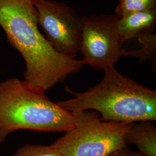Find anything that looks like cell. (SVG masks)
Returning <instances> with one entry per match:
<instances>
[{
  "instance_id": "cell-3",
  "label": "cell",
  "mask_w": 156,
  "mask_h": 156,
  "mask_svg": "<svg viewBox=\"0 0 156 156\" xmlns=\"http://www.w3.org/2000/svg\"><path fill=\"white\" fill-rule=\"evenodd\" d=\"M76 123L75 113L24 80L12 78L0 82V144L17 130L66 132Z\"/></svg>"
},
{
  "instance_id": "cell-2",
  "label": "cell",
  "mask_w": 156,
  "mask_h": 156,
  "mask_svg": "<svg viewBox=\"0 0 156 156\" xmlns=\"http://www.w3.org/2000/svg\"><path fill=\"white\" fill-rule=\"evenodd\" d=\"M98 84L74 98L57 102L68 111L76 113L92 110L109 122L132 123L156 120V91L118 72L115 67L104 71Z\"/></svg>"
},
{
  "instance_id": "cell-9",
  "label": "cell",
  "mask_w": 156,
  "mask_h": 156,
  "mask_svg": "<svg viewBox=\"0 0 156 156\" xmlns=\"http://www.w3.org/2000/svg\"><path fill=\"white\" fill-rule=\"evenodd\" d=\"M136 38L142 44L141 48L135 51L126 50L124 56L134 57L140 62L151 60L156 58V35L152 33H144Z\"/></svg>"
},
{
  "instance_id": "cell-8",
  "label": "cell",
  "mask_w": 156,
  "mask_h": 156,
  "mask_svg": "<svg viewBox=\"0 0 156 156\" xmlns=\"http://www.w3.org/2000/svg\"><path fill=\"white\" fill-rule=\"evenodd\" d=\"M151 120L131 124L127 135V143L134 145L145 156H156V128Z\"/></svg>"
},
{
  "instance_id": "cell-4",
  "label": "cell",
  "mask_w": 156,
  "mask_h": 156,
  "mask_svg": "<svg viewBox=\"0 0 156 156\" xmlns=\"http://www.w3.org/2000/svg\"><path fill=\"white\" fill-rule=\"evenodd\" d=\"M75 113L76 123L51 144L64 156H108L128 147L127 135L132 123L109 122L98 112Z\"/></svg>"
},
{
  "instance_id": "cell-6",
  "label": "cell",
  "mask_w": 156,
  "mask_h": 156,
  "mask_svg": "<svg viewBox=\"0 0 156 156\" xmlns=\"http://www.w3.org/2000/svg\"><path fill=\"white\" fill-rule=\"evenodd\" d=\"M38 25L45 38L59 53L70 58L80 51L83 20L67 4L55 0H37Z\"/></svg>"
},
{
  "instance_id": "cell-5",
  "label": "cell",
  "mask_w": 156,
  "mask_h": 156,
  "mask_svg": "<svg viewBox=\"0 0 156 156\" xmlns=\"http://www.w3.org/2000/svg\"><path fill=\"white\" fill-rule=\"evenodd\" d=\"M80 51L82 61L96 70L113 67L125 51L118 33L119 17L112 14L82 17Z\"/></svg>"
},
{
  "instance_id": "cell-10",
  "label": "cell",
  "mask_w": 156,
  "mask_h": 156,
  "mask_svg": "<svg viewBox=\"0 0 156 156\" xmlns=\"http://www.w3.org/2000/svg\"><path fill=\"white\" fill-rule=\"evenodd\" d=\"M156 10V0H119L115 9L119 18L129 14Z\"/></svg>"
},
{
  "instance_id": "cell-12",
  "label": "cell",
  "mask_w": 156,
  "mask_h": 156,
  "mask_svg": "<svg viewBox=\"0 0 156 156\" xmlns=\"http://www.w3.org/2000/svg\"><path fill=\"white\" fill-rule=\"evenodd\" d=\"M108 156H145L140 152H135L129 149L128 147H124L120 150L113 152Z\"/></svg>"
},
{
  "instance_id": "cell-7",
  "label": "cell",
  "mask_w": 156,
  "mask_h": 156,
  "mask_svg": "<svg viewBox=\"0 0 156 156\" xmlns=\"http://www.w3.org/2000/svg\"><path fill=\"white\" fill-rule=\"evenodd\" d=\"M156 27V10L140 12L119 18L118 33L123 44L144 33H152Z\"/></svg>"
},
{
  "instance_id": "cell-1",
  "label": "cell",
  "mask_w": 156,
  "mask_h": 156,
  "mask_svg": "<svg viewBox=\"0 0 156 156\" xmlns=\"http://www.w3.org/2000/svg\"><path fill=\"white\" fill-rule=\"evenodd\" d=\"M36 1L0 0V27L25 62L24 80L46 92L85 64L58 53L41 33Z\"/></svg>"
},
{
  "instance_id": "cell-11",
  "label": "cell",
  "mask_w": 156,
  "mask_h": 156,
  "mask_svg": "<svg viewBox=\"0 0 156 156\" xmlns=\"http://www.w3.org/2000/svg\"><path fill=\"white\" fill-rule=\"evenodd\" d=\"M13 156H64L52 145L26 144L19 148Z\"/></svg>"
}]
</instances>
